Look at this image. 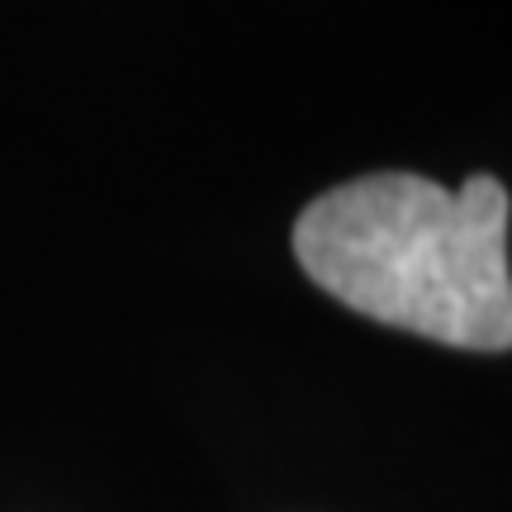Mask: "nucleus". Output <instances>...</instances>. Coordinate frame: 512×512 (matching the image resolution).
I'll return each instance as SVG.
<instances>
[{"mask_svg": "<svg viewBox=\"0 0 512 512\" xmlns=\"http://www.w3.org/2000/svg\"><path fill=\"white\" fill-rule=\"evenodd\" d=\"M508 190L380 171L318 195L294 223L313 285L384 328L460 351H512Z\"/></svg>", "mask_w": 512, "mask_h": 512, "instance_id": "nucleus-1", "label": "nucleus"}]
</instances>
